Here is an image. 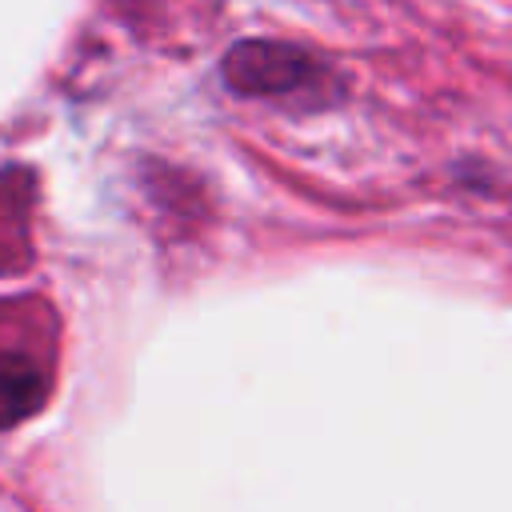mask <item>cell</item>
Returning <instances> with one entry per match:
<instances>
[{
	"instance_id": "6da1fadb",
	"label": "cell",
	"mask_w": 512,
	"mask_h": 512,
	"mask_svg": "<svg viewBox=\"0 0 512 512\" xmlns=\"http://www.w3.org/2000/svg\"><path fill=\"white\" fill-rule=\"evenodd\" d=\"M224 84L240 96H284L300 92L316 76V60L284 40H240L220 60Z\"/></svg>"
},
{
	"instance_id": "7a4b0ae2",
	"label": "cell",
	"mask_w": 512,
	"mask_h": 512,
	"mask_svg": "<svg viewBox=\"0 0 512 512\" xmlns=\"http://www.w3.org/2000/svg\"><path fill=\"white\" fill-rule=\"evenodd\" d=\"M48 400V376L24 352H0V432L36 416Z\"/></svg>"
}]
</instances>
